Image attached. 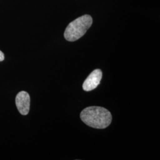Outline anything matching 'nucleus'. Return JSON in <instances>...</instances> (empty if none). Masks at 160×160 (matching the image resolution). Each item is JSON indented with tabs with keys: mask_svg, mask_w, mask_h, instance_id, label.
Here are the masks:
<instances>
[{
	"mask_svg": "<svg viewBox=\"0 0 160 160\" xmlns=\"http://www.w3.org/2000/svg\"><path fill=\"white\" fill-rule=\"evenodd\" d=\"M102 78V71L99 69L94 70L84 82L82 85L83 90L86 92H90L94 90L100 84Z\"/></svg>",
	"mask_w": 160,
	"mask_h": 160,
	"instance_id": "nucleus-3",
	"label": "nucleus"
},
{
	"mask_svg": "<svg viewBox=\"0 0 160 160\" xmlns=\"http://www.w3.org/2000/svg\"><path fill=\"white\" fill-rule=\"evenodd\" d=\"M16 104L20 114L22 115L28 114L30 104V98L29 94L24 91L18 92L16 97Z\"/></svg>",
	"mask_w": 160,
	"mask_h": 160,
	"instance_id": "nucleus-4",
	"label": "nucleus"
},
{
	"mask_svg": "<svg viewBox=\"0 0 160 160\" xmlns=\"http://www.w3.org/2000/svg\"><path fill=\"white\" fill-rule=\"evenodd\" d=\"M80 118L87 125L96 129H104L110 125L112 116L108 109L91 106L82 110Z\"/></svg>",
	"mask_w": 160,
	"mask_h": 160,
	"instance_id": "nucleus-1",
	"label": "nucleus"
},
{
	"mask_svg": "<svg viewBox=\"0 0 160 160\" xmlns=\"http://www.w3.org/2000/svg\"><path fill=\"white\" fill-rule=\"evenodd\" d=\"M4 59V55L0 51V61H2Z\"/></svg>",
	"mask_w": 160,
	"mask_h": 160,
	"instance_id": "nucleus-5",
	"label": "nucleus"
},
{
	"mask_svg": "<svg viewBox=\"0 0 160 160\" xmlns=\"http://www.w3.org/2000/svg\"><path fill=\"white\" fill-rule=\"evenodd\" d=\"M92 17L89 15H84L77 18L69 23L65 29L64 37L69 42L78 40L86 34L87 31L92 26Z\"/></svg>",
	"mask_w": 160,
	"mask_h": 160,
	"instance_id": "nucleus-2",
	"label": "nucleus"
}]
</instances>
